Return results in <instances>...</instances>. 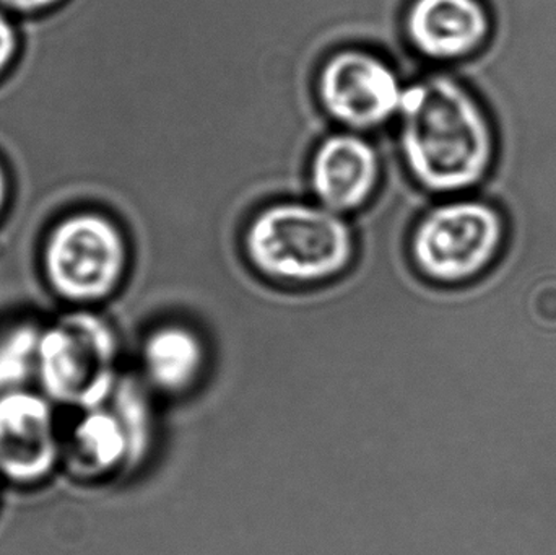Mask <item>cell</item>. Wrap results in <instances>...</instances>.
I'll return each mask as SVG.
<instances>
[{"instance_id":"1","label":"cell","mask_w":556,"mask_h":555,"mask_svg":"<svg viewBox=\"0 0 556 555\" xmlns=\"http://www.w3.org/2000/svg\"><path fill=\"white\" fill-rule=\"evenodd\" d=\"M394 134L408 175L437 199L479 188L495 166L489 111L450 68L431 67L405 84Z\"/></svg>"},{"instance_id":"2","label":"cell","mask_w":556,"mask_h":555,"mask_svg":"<svg viewBox=\"0 0 556 555\" xmlns=\"http://www.w3.org/2000/svg\"><path fill=\"white\" fill-rule=\"evenodd\" d=\"M241 243L260 273L285 282H317L352 263L356 230L317 202L285 199L251 217Z\"/></svg>"},{"instance_id":"3","label":"cell","mask_w":556,"mask_h":555,"mask_svg":"<svg viewBox=\"0 0 556 555\" xmlns=\"http://www.w3.org/2000/svg\"><path fill=\"white\" fill-rule=\"evenodd\" d=\"M117 361L110 321L91 308H72L42 323L36 388L58 407L91 409L116 390Z\"/></svg>"},{"instance_id":"4","label":"cell","mask_w":556,"mask_h":555,"mask_svg":"<svg viewBox=\"0 0 556 555\" xmlns=\"http://www.w3.org/2000/svg\"><path fill=\"white\" fill-rule=\"evenodd\" d=\"M129 266L126 231L104 212L61 218L46 235L41 269L46 286L74 308H91L116 293Z\"/></svg>"},{"instance_id":"5","label":"cell","mask_w":556,"mask_h":555,"mask_svg":"<svg viewBox=\"0 0 556 555\" xmlns=\"http://www.w3.org/2000/svg\"><path fill=\"white\" fill-rule=\"evenodd\" d=\"M505 222L479 199H453L428 207L408 234L418 269L438 282H460L482 273L498 254Z\"/></svg>"},{"instance_id":"6","label":"cell","mask_w":556,"mask_h":555,"mask_svg":"<svg viewBox=\"0 0 556 555\" xmlns=\"http://www.w3.org/2000/svg\"><path fill=\"white\" fill-rule=\"evenodd\" d=\"M314 88L320 110L339 129L372 136L394 126L405 81L384 55L345 46L320 62Z\"/></svg>"},{"instance_id":"7","label":"cell","mask_w":556,"mask_h":555,"mask_svg":"<svg viewBox=\"0 0 556 555\" xmlns=\"http://www.w3.org/2000/svg\"><path fill=\"white\" fill-rule=\"evenodd\" d=\"M149 409L136 384L121 378L106 403L78 411L62 442V468L98 482L139 465L150 436Z\"/></svg>"},{"instance_id":"8","label":"cell","mask_w":556,"mask_h":555,"mask_svg":"<svg viewBox=\"0 0 556 555\" xmlns=\"http://www.w3.org/2000/svg\"><path fill=\"white\" fill-rule=\"evenodd\" d=\"M52 404L38 388L0 394V479L35 488L62 468L61 430Z\"/></svg>"},{"instance_id":"9","label":"cell","mask_w":556,"mask_h":555,"mask_svg":"<svg viewBox=\"0 0 556 555\" xmlns=\"http://www.w3.org/2000/svg\"><path fill=\"white\" fill-rule=\"evenodd\" d=\"M402 28L425 64L453 68L486 48L493 18L485 0H408Z\"/></svg>"},{"instance_id":"10","label":"cell","mask_w":556,"mask_h":555,"mask_svg":"<svg viewBox=\"0 0 556 555\" xmlns=\"http://www.w3.org/2000/svg\"><path fill=\"white\" fill-rule=\"evenodd\" d=\"M382 179V156L375 137L336 129L311 156V201L339 215L365 211Z\"/></svg>"},{"instance_id":"11","label":"cell","mask_w":556,"mask_h":555,"mask_svg":"<svg viewBox=\"0 0 556 555\" xmlns=\"http://www.w3.org/2000/svg\"><path fill=\"white\" fill-rule=\"evenodd\" d=\"M142 358L153 384L165 391H181L201 374L204 349L188 328L163 326L147 339Z\"/></svg>"},{"instance_id":"12","label":"cell","mask_w":556,"mask_h":555,"mask_svg":"<svg viewBox=\"0 0 556 555\" xmlns=\"http://www.w3.org/2000/svg\"><path fill=\"white\" fill-rule=\"evenodd\" d=\"M41 331L42 323L29 318L0 329V394L36 384Z\"/></svg>"},{"instance_id":"13","label":"cell","mask_w":556,"mask_h":555,"mask_svg":"<svg viewBox=\"0 0 556 555\" xmlns=\"http://www.w3.org/2000/svg\"><path fill=\"white\" fill-rule=\"evenodd\" d=\"M18 31L5 13L0 12V77L18 54Z\"/></svg>"},{"instance_id":"14","label":"cell","mask_w":556,"mask_h":555,"mask_svg":"<svg viewBox=\"0 0 556 555\" xmlns=\"http://www.w3.org/2000/svg\"><path fill=\"white\" fill-rule=\"evenodd\" d=\"M62 0H0V7L20 15H39L55 9Z\"/></svg>"},{"instance_id":"15","label":"cell","mask_w":556,"mask_h":555,"mask_svg":"<svg viewBox=\"0 0 556 555\" xmlns=\"http://www.w3.org/2000/svg\"><path fill=\"white\" fill-rule=\"evenodd\" d=\"M7 202H9V178H7L5 168L0 163V218L5 212Z\"/></svg>"}]
</instances>
